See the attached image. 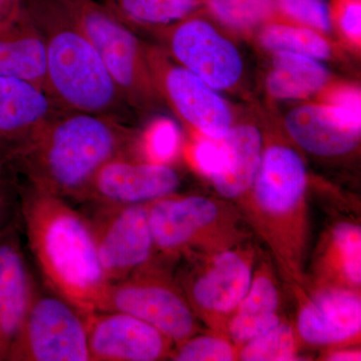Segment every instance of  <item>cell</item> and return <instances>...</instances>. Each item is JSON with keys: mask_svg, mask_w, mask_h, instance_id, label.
Here are the masks:
<instances>
[{"mask_svg": "<svg viewBox=\"0 0 361 361\" xmlns=\"http://www.w3.org/2000/svg\"><path fill=\"white\" fill-rule=\"evenodd\" d=\"M21 228L49 291L82 315L104 310L109 283L87 218L68 200L18 185Z\"/></svg>", "mask_w": 361, "mask_h": 361, "instance_id": "1", "label": "cell"}, {"mask_svg": "<svg viewBox=\"0 0 361 361\" xmlns=\"http://www.w3.org/2000/svg\"><path fill=\"white\" fill-rule=\"evenodd\" d=\"M169 360L175 361L238 360V348L225 334L190 337L175 344Z\"/></svg>", "mask_w": 361, "mask_h": 361, "instance_id": "27", "label": "cell"}, {"mask_svg": "<svg viewBox=\"0 0 361 361\" xmlns=\"http://www.w3.org/2000/svg\"><path fill=\"white\" fill-rule=\"evenodd\" d=\"M87 218L109 283L121 281L157 261L149 204H87Z\"/></svg>", "mask_w": 361, "mask_h": 361, "instance_id": "9", "label": "cell"}, {"mask_svg": "<svg viewBox=\"0 0 361 361\" xmlns=\"http://www.w3.org/2000/svg\"><path fill=\"white\" fill-rule=\"evenodd\" d=\"M261 44L274 51H289L316 59L329 58L331 49L326 39L310 27L271 25L262 30Z\"/></svg>", "mask_w": 361, "mask_h": 361, "instance_id": "25", "label": "cell"}, {"mask_svg": "<svg viewBox=\"0 0 361 361\" xmlns=\"http://www.w3.org/2000/svg\"><path fill=\"white\" fill-rule=\"evenodd\" d=\"M280 308L276 277L269 265L263 264L254 271L248 292L228 322L226 336L239 350L246 342L281 322Z\"/></svg>", "mask_w": 361, "mask_h": 361, "instance_id": "19", "label": "cell"}, {"mask_svg": "<svg viewBox=\"0 0 361 361\" xmlns=\"http://www.w3.org/2000/svg\"><path fill=\"white\" fill-rule=\"evenodd\" d=\"M171 54L180 66L214 90L230 89L243 71L238 51L210 23L183 18L166 30Z\"/></svg>", "mask_w": 361, "mask_h": 361, "instance_id": "13", "label": "cell"}, {"mask_svg": "<svg viewBox=\"0 0 361 361\" xmlns=\"http://www.w3.org/2000/svg\"><path fill=\"white\" fill-rule=\"evenodd\" d=\"M301 342L295 327L287 320L246 342L238 350V360L293 361L300 360Z\"/></svg>", "mask_w": 361, "mask_h": 361, "instance_id": "24", "label": "cell"}, {"mask_svg": "<svg viewBox=\"0 0 361 361\" xmlns=\"http://www.w3.org/2000/svg\"><path fill=\"white\" fill-rule=\"evenodd\" d=\"M63 109L37 85L0 77V165L11 161Z\"/></svg>", "mask_w": 361, "mask_h": 361, "instance_id": "16", "label": "cell"}, {"mask_svg": "<svg viewBox=\"0 0 361 361\" xmlns=\"http://www.w3.org/2000/svg\"><path fill=\"white\" fill-rule=\"evenodd\" d=\"M20 213L18 184L8 169L0 165V232Z\"/></svg>", "mask_w": 361, "mask_h": 361, "instance_id": "33", "label": "cell"}, {"mask_svg": "<svg viewBox=\"0 0 361 361\" xmlns=\"http://www.w3.org/2000/svg\"><path fill=\"white\" fill-rule=\"evenodd\" d=\"M275 7L287 18L314 30L329 32L331 16L325 0H274Z\"/></svg>", "mask_w": 361, "mask_h": 361, "instance_id": "30", "label": "cell"}, {"mask_svg": "<svg viewBox=\"0 0 361 361\" xmlns=\"http://www.w3.org/2000/svg\"><path fill=\"white\" fill-rule=\"evenodd\" d=\"M44 44L47 92L66 111L115 116L125 99L63 0H25Z\"/></svg>", "mask_w": 361, "mask_h": 361, "instance_id": "4", "label": "cell"}, {"mask_svg": "<svg viewBox=\"0 0 361 361\" xmlns=\"http://www.w3.org/2000/svg\"><path fill=\"white\" fill-rule=\"evenodd\" d=\"M285 127L299 147L315 156L346 155L360 142V132L341 125L325 104L293 109L285 118Z\"/></svg>", "mask_w": 361, "mask_h": 361, "instance_id": "18", "label": "cell"}, {"mask_svg": "<svg viewBox=\"0 0 361 361\" xmlns=\"http://www.w3.org/2000/svg\"><path fill=\"white\" fill-rule=\"evenodd\" d=\"M7 361H90L85 316L37 287Z\"/></svg>", "mask_w": 361, "mask_h": 361, "instance_id": "8", "label": "cell"}, {"mask_svg": "<svg viewBox=\"0 0 361 361\" xmlns=\"http://www.w3.org/2000/svg\"><path fill=\"white\" fill-rule=\"evenodd\" d=\"M0 77L25 80L49 94L44 40L26 8L0 28Z\"/></svg>", "mask_w": 361, "mask_h": 361, "instance_id": "20", "label": "cell"}, {"mask_svg": "<svg viewBox=\"0 0 361 361\" xmlns=\"http://www.w3.org/2000/svg\"><path fill=\"white\" fill-rule=\"evenodd\" d=\"M317 286L360 291L361 229L357 223L342 221L332 226L316 253Z\"/></svg>", "mask_w": 361, "mask_h": 361, "instance_id": "21", "label": "cell"}, {"mask_svg": "<svg viewBox=\"0 0 361 361\" xmlns=\"http://www.w3.org/2000/svg\"><path fill=\"white\" fill-rule=\"evenodd\" d=\"M295 330L301 343L314 348L355 345L360 339V291L317 286L299 306Z\"/></svg>", "mask_w": 361, "mask_h": 361, "instance_id": "15", "label": "cell"}, {"mask_svg": "<svg viewBox=\"0 0 361 361\" xmlns=\"http://www.w3.org/2000/svg\"><path fill=\"white\" fill-rule=\"evenodd\" d=\"M23 245L18 213L0 232V361L7 360L37 287Z\"/></svg>", "mask_w": 361, "mask_h": 361, "instance_id": "17", "label": "cell"}, {"mask_svg": "<svg viewBox=\"0 0 361 361\" xmlns=\"http://www.w3.org/2000/svg\"><path fill=\"white\" fill-rule=\"evenodd\" d=\"M25 9V0H0V28L18 20Z\"/></svg>", "mask_w": 361, "mask_h": 361, "instance_id": "34", "label": "cell"}, {"mask_svg": "<svg viewBox=\"0 0 361 361\" xmlns=\"http://www.w3.org/2000/svg\"><path fill=\"white\" fill-rule=\"evenodd\" d=\"M327 80L329 73L317 59L295 52L276 51L267 89L276 99H302L322 90Z\"/></svg>", "mask_w": 361, "mask_h": 361, "instance_id": "23", "label": "cell"}, {"mask_svg": "<svg viewBox=\"0 0 361 361\" xmlns=\"http://www.w3.org/2000/svg\"><path fill=\"white\" fill-rule=\"evenodd\" d=\"M342 33L350 42L360 44L361 2L360 0H334L332 13Z\"/></svg>", "mask_w": 361, "mask_h": 361, "instance_id": "32", "label": "cell"}, {"mask_svg": "<svg viewBox=\"0 0 361 361\" xmlns=\"http://www.w3.org/2000/svg\"><path fill=\"white\" fill-rule=\"evenodd\" d=\"M206 259L204 267L176 280L197 318L226 336L230 318L250 287L255 252L239 244Z\"/></svg>", "mask_w": 361, "mask_h": 361, "instance_id": "10", "label": "cell"}, {"mask_svg": "<svg viewBox=\"0 0 361 361\" xmlns=\"http://www.w3.org/2000/svg\"><path fill=\"white\" fill-rule=\"evenodd\" d=\"M132 132L115 116L61 110L9 166L25 183L78 201L99 168L130 154Z\"/></svg>", "mask_w": 361, "mask_h": 361, "instance_id": "2", "label": "cell"}, {"mask_svg": "<svg viewBox=\"0 0 361 361\" xmlns=\"http://www.w3.org/2000/svg\"><path fill=\"white\" fill-rule=\"evenodd\" d=\"M180 177L174 169L123 154L104 164L78 202L104 205H142L176 194Z\"/></svg>", "mask_w": 361, "mask_h": 361, "instance_id": "12", "label": "cell"}, {"mask_svg": "<svg viewBox=\"0 0 361 361\" xmlns=\"http://www.w3.org/2000/svg\"><path fill=\"white\" fill-rule=\"evenodd\" d=\"M211 13L223 25L245 30L259 25L274 13V0H207Z\"/></svg>", "mask_w": 361, "mask_h": 361, "instance_id": "26", "label": "cell"}, {"mask_svg": "<svg viewBox=\"0 0 361 361\" xmlns=\"http://www.w3.org/2000/svg\"><path fill=\"white\" fill-rule=\"evenodd\" d=\"M103 311H120L135 316L160 330L174 344L199 331L197 316L177 280L157 261L111 283Z\"/></svg>", "mask_w": 361, "mask_h": 361, "instance_id": "7", "label": "cell"}, {"mask_svg": "<svg viewBox=\"0 0 361 361\" xmlns=\"http://www.w3.org/2000/svg\"><path fill=\"white\" fill-rule=\"evenodd\" d=\"M327 361H360L361 350L355 345H342L330 348L322 356Z\"/></svg>", "mask_w": 361, "mask_h": 361, "instance_id": "35", "label": "cell"}, {"mask_svg": "<svg viewBox=\"0 0 361 361\" xmlns=\"http://www.w3.org/2000/svg\"><path fill=\"white\" fill-rule=\"evenodd\" d=\"M241 215L229 204L202 196L170 195L149 203L157 257H209L244 240Z\"/></svg>", "mask_w": 361, "mask_h": 361, "instance_id": "5", "label": "cell"}, {"mask_svg": "<svg viewBox=\"0 0 361 361\" xmlns=\"http://www.w3.org/2000/svg\"><path fill=\"white\" fill-rule=\"evenodd\" d=\"M90 361L169 360L174 342L160 330L120 311L85 316Z\"/></svg>", "mask_w": 361, "mask_h": 361, "instance_id": "14", "label": "cell"}, {"mask_svg": "<svg viewBox=\"0 0 361 361\" xmlns=\"http://www.w3.org/2000/svg\"><path fill=\"white\" fill-rule=\"evenodd\" d=\"M94 45L121 94L129 104L151 101L155 87L146 51L128 25L99 0H63Z\"/></svg>", "mask_w": 361, "mask_h": 361, "instance_id": "6", "label": "cell"}, {"mask_svg": "<svg viewBox=\"0 0 361 361\" xmlns=\"http://www.w3.org/2000/svg\"><path fill=\"white\" fill-rule=\"evenodd\" d=\"M147 63L156 90L198 134L222 139L232 128V116L213 87L182 66L171 63L163 52L147 49Z\"/></svg>", "mask_w": 361, "mask_h": 361, "instance_id": "11", "label": "cell"}, {"mask_svg": "<svg viewBox=\"0 0 361 361\" xmlns=\"http://www.w3.org/2000/svg\"><path fill=\"white\" fill-rule=\"evenodd\" d=\"M180 142L177 125L169 118H159L142 135L140 147L142 160L169 165L179 154Z\"/></svg>", "mask_w": 361, "mask_h": 361, "instance_id": "28", "label": "cell"}, {"mask_svg": "<svg viewBox=\"0 0 361 361\" xmlns=\"http://www.w3.org/2000/svg\"><path fill=\"white\" fill-rule=\"evenodd\" d=\"M361 99L360 90L344 87L330 92L325 106L344 127L361 132Z\"/></svg>", "mask_w": 361, "mask_h": 361, "instance_id": "31", "label": "cell"}, {"mask_svg": "<svg viewBox=\"0 0 361 361\" xmlns=\"http://www.w3.org/2000/svg\"><path fill=\"white\" fill-rule=\"evenodd\" d=\"M227 159L225 167L211 180L217 193L237 203L250 190L263 155L262 135L251 125L232 127L224 137Z\"/></svg>", "mask_w": 361, "mask_h": 361, "instance_id": "22", "label": "cell"}, {"mask_svg": "<svg viewBox=\"0 0 361 361\" xmlns=\"http://www.w3.org/2000/svg\"><path fill=\"white\" fill-rule=\"evenodd\" d=\"M305 164L295 149L272 144L263 149L253 184L238 202L256 233L269 247L285 276L303 281L310 242Z\"/></svg>", "mask_w": 361, "mask_h": 361, "instance_id": "3", "label": "cell"}, {"mask_svg": "<svg viewBox=\"0 0 361 361\" xmlns=\"http://www.w3.org/2000/svg\"><path fill=\"white\" fill-rule=\"evenodd\" d=\"M188 157L195 169L211 180L225 167L227 149L224 139H213L198 134L190 146Z\"/></svg>", "mask_w": 361, "mask_h": 361, "instance_id": "29", "label": "cell"}]
</instances>
